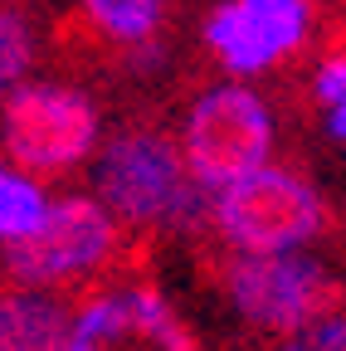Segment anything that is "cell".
I'll return each mask as SVG.
<instances>
[{
	"mask_svg": "<svg viewBox=\"0 0 346 351\" xmlns=\"http://www.w3.org/2000/svg\"><path fill=\"white\" fill-rule=\"evenodd\" d=\"M93 191L132 230H200L214 205V191L186 166L181 137H166L151 122L122 127L98 147Z\"/></svg>",
	"mask_w": 346,
	"mask_h": 351,
	"instance_id": "1",
	"label": "cell"
},
{
	"mask_svg": "<svg viewBox=\"0 0 346 351\" xmlns=\"http://www.w3.org/2000/svg\"><path fill=\"white\" fill-rule=\"evenodd\" d=\"M327 200L308 176L288 166H258L225 191H214L210 230L230 254H278L302 249L327 230Z\"/></svg>",
	"mask_w": 346,
	"mask_h": 351,
	"instance_id": "2",
	"label": "cell"
},
{
	"mask_svg": "<svg viewBox=\"0 0 346 351\" xmlns=\"http://www.w3.org/2000/svg\"><path fill=\"white\" fill-rule=\"evenodd\" d=\"M122 219L98 195H59L34 234L5 244V278L15 288H83L122 258Z\"/></svg>",
	"mask_w": 346,
	"mask_h": 351,
	"instance_id": "3",
	"label": "cell"
},
{
	"mask_svg": "<svg viewBox=\"0 0 346 351\" xmlns=\"http://www.w3.org/2000/svg\"><path fill=\"white\" fill-rule=\"evenodd\" d=\"M98 108L88 93L49 78H25L0 98V152L29 176H69L98 152Z\"/></svg>",
	"mask_w": 346,
	"mask_h": 351,
	"instance_id": "4",
	"label": "cell"
},
{
	"mask_svg": "<svg viewBox=\"0 0 346 351\" xmlns=\"http://www.w3.org/2000/svg\"><path fill=\"white\" fill-rule=\"evenodd\" d=\"M220 288L234 307V317L269 337L297 332L302 322L332 313L346 298V283L308 249L230 254V263L220 269Z\"/></svg>",
	"mask_w": 346,
	"mask_h": 351,
	"instance_id": "5",
	"label": "cell"
},
{
	"mask_svg": "<svg viewBox=\"0 0 346 351\" xmlns=\"http://www.w3.org/2000/svg\"><path fill=\"white\" fill-rule=\"evenodd\" d=\"M181 152L186 166L195 171V181L210 191H225L239 176L269 166L278 127L273 108L244 83H214L186 108L181 117Z\"/></svg>",
	"mask_w": 346,
	"mask_h": 351,
	"instance_id": "6",
	"label": "cell"
},
{
	"mask_svg": "<svg viewBox=\"0 0 346 351\" xmlns=\"http://www.w3.org/2000/svg\"><path fill=\"white\" fill-rule=\"evenodd\" d=\"M64 351H200V341L151 283H103L73 307Z\"/></svg>",
	"mask_w": 346,
	"mask_h": 351,
	"instance_id": "7",
	"label": "cell"
},
{
	"mask_svg": "<svg viewBox=\"0 0 346 351\" xmlns=\"http://www.w3.org/2000/svg\"><path fill=\"white\" fill-rule=\"evenodd\" d=\"M312 34V0H225L205 20V49L234 78L269 73Z\"/></svg>",
	"mask_w": 346,
	"mask_h": 351,
	"instance_id": "8",
	"label": "cell"
},
{
	"mask_svg": "<svg viewBox=\"0 0 346 351\" xmlns=\"http://www.w3.org/2000/svg\"><path fill=\"white\" fill-rule=\"evenodd\" d=\"M69 307L45 288H5L0 293V351H64Z\"/></svg>",
	"mask_w": 346,
	"mask_h": 351,
	"instance_id": "9",
	"label": "cell"
},
{
	"mask_svg": "<svg viewBox=\"0 0 346 351\" xmlns=\"http://www.w3.org/2000/svg\"><path fill=\"white\" fill-rule=\"evenodd\" d=\"M171 0H78V20L98 44H151Z\"/></svg>",
	"mask_w": 346,
	"mask_h": 351,
	"instance_id": "10",
	"label": "cell"
},
{
	"mask_svg": "<svg viewBox=\"0 0 346 351\" xmlns=\"http://www.w3.org/2000/svg\"><path fill=\"white\" fill-rule=\"evenodd\" d=\"M49 195L45 186H39V176L29 171H10V166H0V244H15L25 234H34L39 225H45V215H49Z\"/></svg>",
	"mask_w": 346,
	"mask_h": 351,
	"instance_id": "11",
	"label": "cell"
},
{
	"mask_svg": "<svg viewBox=\"0 0 346 351\" xmlns=\"http://www.w3.org/2000/svg\"><path fill=\"white\" fill-rule=\"evenodd\" d=\"M39 59V34L25 10L0 5V98H10Z\"/></svg>",
	"mask_w": 346,
	"mask_h": 351,
	"instance_id": "12",
	"label": "cell"
},
{
	"mask_svg": "<svg viewBox=\"0 0 346 351\" xmlns=\"http://www.w3.org/2000/svg\"><path fill=\"white\" fill-rule=\"evenodd\" d=\"M278 351H346V307H332V313L302 322L278 341Z\"/></svg>",
	"mask_w": 346,
	"mask_h": 351,
	"instance_id": "13",
	"label": "cell"
},
{
	"mask_svg": "<svg viewBox=\"0 0 346 351\" xmlns=\"http://www.w3.org/2000/svg\"><path fill=\"white\" fill-rule=\"evenodd\" d=\"M312 98L322 108H332L336 98H346V39L332 44V49L317 59V69H312Z\"/></svg>",
	"mask_w": 346,
	"mask_h": 351,
	"instance_id": "14",
	"label": "cell"
},
{
	"mask_svg": "<svg viewBox=\"0 0 346 351\" xmlns=\"http://www.w3.org/2000/svg\"><path fill=\"white\" fill-rule=\"evenodd\" d=\"M327 132L336 142H346V98H336L332 108H327Z\"/></svg>",
	"mask_w": 346,
	"mask_h": 351,
	"instance_id": "15",
	"label": "cell"
},
{
	"mask_svg": "<svg viewBox=\"0 0 346 351\" xmlns=\"http://www.w3.org/2000/svg\"><path fill=\"white\" fill-rule=\"evenodd\" d=\"M0 156H5V152H0Z\"/></svg>",
	"mask_w": 346,
	"mask_h": 351,
	"instance_id": "16",
	"label": "cell"
}]
</instances>
